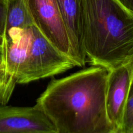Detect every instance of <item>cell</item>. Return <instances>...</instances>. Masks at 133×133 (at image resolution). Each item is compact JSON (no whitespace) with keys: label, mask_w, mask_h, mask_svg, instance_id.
<instances>
[{"label":"cell","mask_w":133,"mask_h":133,"mask_svg":"<svg viewBox=\"0 0 133 133\" xmlns=\"http://www.w3.org/2000/svg\"><path fill=\"white\" fill-rule=\"evenodd\" d=\"M109 70L92 66L51 80L36 99L58 133H109L105 92Z\"/></svg>","instance_id":"1"},{"label":"cell","mask_w":133,"mask_h":133,"mask_svg":"<svg viewBox=\"0 0 133 133\" xmlns=\"http://www.w3.org/2000/svg\"><path fill=\"white\" fill-rule=\"evenodd\" d=\"M87 62L108 70L133 61V12L117 0H79Z\"/></svg>","instance_id":"2"},{"label":"cell","mask_w":133,"mask_h":133,"mask_svg":"<svg viewBox=\"0 0 133 133\" xmlns=\"http://www.w3.org/2000/svg\"><path fill=\"white\" fill-rule=\"evenodd\" d=\"M25 56L17 84H23L61 74L76 66L74 61L57 49L35 24L26 28Z\"/></svg>","instance_id":"3"},{"label":"cell","mask_w":133,"mask_h":133,"mask_svg":"<svg viewBox=\"0 0 133 133\" xmlns=\"http://www.w3.org/2000/svg\"><path fill=\"white\" fill-rule=\"evenodd\" d=\"M25 2L34 24L57 49L71 58L70 42L56 0H25Z\"/></svg>","instance_id":"4"},{"label":"cell","mask_w":133,"mask_h":133,"mask_svg":"<svg viewBox=\"0 0 133 133\" xmlns=\"http://www.w3.org/2000/svg\"><path fill=\"white\" fill-rule=\"evenodd\" d=\"M0 133H58L36 105L30 107L0 105Z\"/></svg>","instance_id":"5"},{"label":"cell","mask_w":133,"mask_h":133,"mask_svg":"<svg viewBox=\"0 0 133 133\" xmlns=\"http://www.w3.org/2000/svg\"><path fill=\"white\" fill-rule=\"evenodd\" d=\"M133 61L109 70L105 92L108 118L114 128L121 127L123 109L132 87Z\"/></svg>","instance_id":"6"},{"label":"cell","mask_w":133,"mask_h":133,"mask_svg":"<svg viewBox=\"0 0 133 133\" xmlns=\"http://www.w3.org/2000/svg\"><path fill=\"white\" fill-rule=\"evenodd\" d=\"M64 25L71 49V58L76 66L84 67L87 62L82 43L79 0H56Z\"/></svg>","instance_id":"7"},{"label":"cell","mask_w":133,"mask_h":133,"mask_svg":"<svg viewBox=\"0 0 133 133\" xmlns=\"http://www.w3.org/2000/svg\"><path fill=\"white\" fill-rule=\"evenodd\" d=\"M33 24L25 0H6V16L3 36L11 29L25 28Z\"/></svg>","instance_id":"8"},{"label":"cell","mask_w":133,"mask_h":133,"mask_svg":"<svg viewBox=\"0 0 133 133\" xmlns=\"http://www.w3.org/2000/svg\"><path fill=\"white\" fill-rule=\"evenodd\" d=\"M121 128L125 133H133V92L130 90L123 109Z\"/></svg>","instance_id":"9"},{"label":"cell","mask_w":133,"mask_h":133,"mask_svg":"<svg viewBox=\"0 0 133 133\" xmlns=\"http://www.w3.org/2000/svg\"><path fill=\"white\" fill-rule=\"evenodd\" d=\"M6 16V0H0V41L3 36Z\"/></svg>","instance_id":"10"},{"label":"cell","mask_w":133,"mask_h":133,"mask_svg":"<svg viewBox=\"0 0 133 133\" xmlns=\"http://www.w3.org/2000/svg\"><path fill=\"white\" fill-rule=\"evenodd\" d=\"M126 9L133 12V0H117Z\"/></svg>","instance_id":"11"},{"label":"cell","mask_w":133,"mask_h":133,"mask_svg":"<svg viewBox=\"0 0 133 133\" xmlns=\"http://www.w3.org/2000/svg\"><path fill=\"white\" fill-rule=\"evenodd\" d=\"M109 133H125L121 127H117Z\"/></svg>","instance_id":"12"},{"label":"cell","mask_w":133,"mask_h":133,"mask_svg":"<svg viewBox=\"0 0 133 133\" xmlns=\"http://www.w3.org/2000/svg\"><path fill=\"white\" fill-rule=\"evenodd\" d=\"M1 63V48H0V64Z\"/></svg>","instance_id":"13"}]
</instances>
